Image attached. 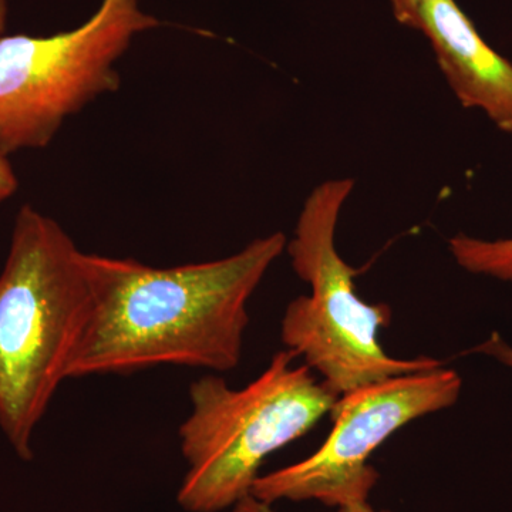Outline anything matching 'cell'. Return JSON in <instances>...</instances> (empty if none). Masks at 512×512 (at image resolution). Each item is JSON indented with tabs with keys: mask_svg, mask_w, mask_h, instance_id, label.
Segmentation results:
<instances>
[{
	"mask_svg": "<svg viewBox=\"0 0 512 512\" xmlns=\"http://www.w3.org/2000/svg\"><path fill=\"white\" fill-rule=\"evenodd\" d=\"M286 244L288 238L274 232L227 258L173 268L90 254L92 311L69 379L161 365L235 369L248 303Z\"/></svg>",
	"mask_w": 512,
	"mask_h": 512,
	"instance_id": "6da1fadb",
	"label": "cell"
},
{
	"mask_svg": "<svg viewBox=\"0 0 512 512\" xmlns=\"http://www.w3.org/2000/svg\"><path fill=\"white\" fill-rule=\"evenodd\" d=\"M92 305L90 254L23 205L0 272V430L22 460H33V434L69 379Z\"/></svg>",
	"mask_w": 512,
	"mask_h": 512,
	"instance_id": "7a4b0ae2",
	"label": "cell"
},
{
	"mask_svg": "<svg viewBox=\"0 0 512 512\" xmlns=\"http://www.w3.org/2000/svg\"><path fill=\"white\" fill-rule=\"evenodd\" d=\"M285 349L254 382L232 389L208 375L190 387L191 414L180 427L188 463L178 504L220 512L251 495L258 471L279 448L301 439L332 412L338 394Z\"/></svg>",
	"mask_w": 512,
	"mask_h": 512,
	"instance_id": "3957f363",
	"label": "cell"
},
{
	"mask_svg": "<svg viewBox=\"0 0 512 512\" xmlns=\"http://www.w3.org/2000/svg\"><path fill=\"white\" fill-rule=\"evenodd\" d=\"M353 188L352 178L319 184L306 198L286 244L293 271L311 293L286 306L282 343L338 396L444 366L431 357L396 359L380 345V330L389 326L392 311L357 295L356 271L336 248V228Z\"/></svg>",
	"mask_w": 512,
	"mask_h": 512,
	"instance_id": "277c9868",
	"label": "cell"
},
{
	"mask_svg": "<svg viewBox=\"0 0 512 512\" xmlns=\"http://www.w3.org/2000/svg\"><path fill=\"white\" fill-rule=\"evenodd\" d=\"M158 25L138 0H101L72 30L0 37V151L49 146L67 119L119 89L117 63Z\"/></svg>",
	"mask_w": 512,
	"mask_h": 512,
	"instance_id": "5b68a950",
	"label": "cell"
},
{
	"mask_svg": "<svg viewBox=\"0 0 512 512\" xmlns=\"http://www.w3.org/2000/svg\"><path fill=\"white\" fill-rule=\"evenodd\" d=\"M461 389L456 370L440 366L342 394L325 443L305 460L256 478L251 497L266 505L315 500L338 508L367 501L379 480L369 464L377 448L414 420L454 406Z\"/></svg>",
	"mask_w": 512,
	"mask_h": 512,
	"instance_id": "8992f818",
	"label": "cell"
},
{
	"mask_svg": "<svg viewBox=\"0 0 512 512\" xmlns=\"http://www.w3.org/2000/svg\"><path fill=\"white\" fill-rule=\"evenodd\" d=\"M417 32L429 40L461 106L480 110L498 130L512 134V63L485 42L456 0L427 3Z\"/></svg>",
	"mask_w": 512,
	"mask_h": 512,
	"instance_id": "52a82bcc",
	"label": "cell"
},
{
	"mask_svg": "<svg viewBox=\"0 0 512 512\" xmlns=\"http://www.w3.org/2000/svg\"><path fill=\"white\" fill-rule=\"evenodd\" d=\"M456 264L468 274L512 284V238L484 239L458 234L448 239Z\"/></svg>",
	"mask_w": 512,
	"mask_h": 512,
	"instance_id": "ba28073f",
	"label": "cell"
},
{
	"mask_svg": "<svg viewBox=\"0 0 512 512\" xmlns=\"http://www.w3.org/2000/svg\"><path fill=\"white\" fill-rule=\"evenodd\" d=\"M431 0H389L394 19L404 28L417 30L421 9Z\"/></svg>",
	"mask_w": 512,
	"mask_h": 512,
	"instance_id": "9c48e42d",
	"label": "cell"
},
{
	"mask_svg": "<svg viewBox=\"0 0 512 512\" xmlns=\"http://www.w3.org/2000/svg\"><path fill=\"white\" fill-rule=\"evenodd\" d=\"M481 355L493 357L501 365L508 367L512 372V346L498 332H493L490 338L484 340L476 349Z\"/></svg>",
	"mask_w": 512,
	"mask_h": 512,
	"instance_id": "30bf717a",
	"label": "cell"
},
{
	"mask_svg": "<svg viewBox=\"0 0 512 512\" xmlns=\"http://www.w3.org/2000/svg\"><path fill=\"white\" fill-rule=\"evenodd\" d=\"M235 512H275L272 510L271 505L261 503V501L255 500L254 497L244 498L241 503L235 505ZM339 512H379L373 510L367 501H360V503H353L340 507ZM386 512V511H383Z\"/></svg>",
	"mask_w": 512,
	"mask_h": 512,
	"instance_id": "8fae6325",
	"label": "cell"
},
{
	"mask_svg": "<svg viewBox=\"0 0 512 512\" xmlns=\"http://www.w3.org/2000/svg\"><path fill=\"white\" fill-rule=\"evenodd\" d=\"M19 187V180L8 156L0 151V204L12 198Z\"/></svg>",
	"mask_w": 512,
	"mask_h": 512,
	"instance_id": "7c38bea8",
	"label": "cell"
},
{
	"mask_svg": "<svg viewBox=\"0 0 512 512\" xmlns=\"http://www.w3.org/2000/svg\"><path fill=\"white\" fill-rule=\"evenodd\" d=\"M8 13V0H0V37L5 33L6 23H8Z\"/></svg>",
	"mask_w": 512,
	"mask_h": 512,
	"instance_id": "4fadbf2b",
	"label": "cell"
}]
</instances>
